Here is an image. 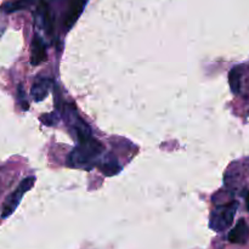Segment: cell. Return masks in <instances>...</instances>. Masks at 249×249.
I'll return each instance as SVG.
<instances>
[{
    "label": "cell",
    "mask_w": 249,
    "mask_h": 249,
    "mask_svg": "<svg viewBox=\"0 0 249 249\" xmlns=\"http://www.w3.org/2000/svg\"><path fill=\"white\" fill-rule=\"evenodd\" d=\"M238 209V202L232 201L226 204L218 206L213 209L209 219V228L216 232H223L231 226Z\"/></svg>",
    "instance_id": "obj_2"
},
{
    "label": "cell",
    "mask_w": 249,
    "mask_h": 249,
    "mask_svg": "<svg viewBox=\"0 0 249 249\" xmlns=\"http://www.w3.org/2000/svg\"><path fill=\"white\" fill-rule=\"evenodd\" d=\"M85 6V0H67L65 16H63V27L66 31H70L75 22L78 21Z\"/></svg>",
    "instance_id": "obj_6"
},
{
    "label": "cell",
    "mask_w": 249,
    "mask_h": 249,
    "mask_svg": "<svg viewBox=\"0 0 249 249\" xmlns=\"http://www.w3.org/2000/svg\"><path fill=\"white\" fill-rule=\"evenodd\" d=\"M36 2V0H14V1H7L2 5L0 11L4 12V14H12V12L29 9Z\"/></svg>",
    "instance_id": "obj_11"
},
{
    "label": "cell",
    "mask_w": 249,
    "mask_h": 249,
    "mask_svg": "<svg viewBox=\"0 0 249 249\" xmlns=\"http://www.w3.org/2000/svg\"><path fill=\"white\" fill-rule=\"evenodd\" d=\"M36 17V24L40 31L45 32L46 34L53 33V17H51L50 9L48 4L44 0H39V4L36 5V10L34 12Z\"/></svg>",
    "instance_id": "obj_5"
},
{
    "label": "cell",
    "mask_w": 249,
    "mask_h": 249,
    "mask_svg": "<svg viewBox=\"0 0 249 249\" xmlns=\"http://www.w3.org/2000/svg\"><path fill=\"white\" fill-rule=\"evenodd\" d=\"M31 63L33 66H38L46 61V45L45 41L40 36L36 34L33 38L31 45Z\"/></svg>",
    "instance_id": "obj_10"
},
{
    "label": "cell",
    "mask_w": 249,
    "mask_h": 249,
    "mask_svg": "<svg viewBox=\"0 0 249 249\" xmlns=\"http://www.w3.org/2000/svg\"><path fill=\"white\" fill-rule=\"evenodd\" d=\"M34 182H36V178L34 177L26 178V179H23L21 182H19L18 186H17L16 189L12 191V194L7 197L4 206H2V211H1L2 219L9 218L10 215L14 214V212L17 209V207L19 206L21 199L23 198L24 194H27V192L34 186Z\"/></svg>",
    "instance_id": "obj_4"
},
{
    "label": "cell",
    "mask_w": 249,
    "mask_h": 249,
    "mask_svg": "<svg viewBox=\"0 0 249 249\" xmlns=\"http://www.w3.org/2000/svg\"><path fill=\"white\" fill-rule=\"evenodd\" d=\"M63 116H65V121L68 126V130H70V133L72 134L73 138H74L78 142L92 138L91 130H90L89 125H88V124L83 121L82 117L79 116L74 105H66L65 109H63Z\"/></svg>",
    "instance_id": "obj_3"
},
{
    "label": "cell",
    "mask_w": 249,
    "mask_h": 249,
    "mask_svg": "<svg viewBox=\"0 0 249 249\" xmlns=\"http://www.w3.org/2000/svg\"><path fill=\"white\" fill-rule=\"evenodd\" d=\"M246 203H247V209H248V212H249V191H248L247 196H246Z\"/></svg>",
    "instance_id": "obj_15"
},
{
    "label": "cell",
    "mask_w": 249,
    "mask_h": 249,
    "mask_svg": "<svg viewBox=\"0 0 249 249\" xmlns=\"http://www.w3.org/2000/svg\"><path fill=\"white\" fill-rule=\"evenodd\" d=\"M53 80L49 79V78L45 77H39L36 78V82L33 83L31 89V95L33 97L34 101L40 102L43 101L44 99H46L50 92L51 88H53Z\"/></svg>",
    "instance_id": "obj_7"
},
{
    "label": "cell",
    "mask_w": 249,
    "mask_h": 249,
    "mask_svg": "<svg viewBox=\"0 0 249 249\" xmlns=\"http://www.w3.org/2000/svg\"><path fill=\"white\" fill-rule=\"evenodd\" d=\"M18 99H19V102H21V105H22V108L28 109V102L24 100V92H23V89H22V85H19V88H18Z\"/></svg>",
    "instance_id": "obj_14"
},
{
    "label": "cell",
    "mask_w": 249,
    "mask_h": 249,
    "mask_svg": "<svg viewBox=\"0 0 249 249\" xmlns=\"http://www.w3.org/2000/svg\"><path fill=\"white\" fill-rule=\"evenodd\" d=\"M41 122H43L44 124H46V125H55L56 123L58 122V116L55 113H51V114H44L43 117H41Z\"/></svg>",
    "instance_id": "obj_13"
},
{
    "label": "cell",
    "mask_w": 249,
    "mask_h": 249,
    "mask_svg": "<svg viewBox=\"0 0 249 249\" xmlns=\"http://www.w3.org/2000/svg\"><path fill=\"white\" fill-rule=\"evenodd\" d=\"M96 165L100 172L106 175V177H113V175H117L122 170L121 164L112 153H107V155L102 156Z\"/></svg>",
    "instance_id": "obj_9"
},
{
    "label": "cell",
    "mask_w": 249,
    "mask_h": 249,
    "mask_svg": "<svg viewBox=\"0 0 249 249\" xmlns=\"http://www.w3.org/2000/svg\"><path fill=\"white\" fill-rule=\"evenodd\" d=\"M229 242L233 245H246L249 240V225L245 219H240L235 228L229 232Z\"/></svg>",
    "instance_id": "obj_8"
},
{
    "label": "cell",
    "mask_w": 249,
    "mask_h": 249,
    "mask_svg": "<svg viewBox=\"0 0 249 249\" xmlns=\"http://www.w3.org/2000/svg\"><path fill=\"white\" fill-rule=\"evenodd\" d=\"M241 79H242V68L236 66L229 72V84H230L231 91L235 95L240 94L241 91Z\"/></svg>",
    "instance_id": "obj_12"
},
{
    "label": "cell",
    "mask_w": 249,
    "mask_h": 249,
    "mask_svg": "<svg viewBox=\"0 0 249 249\" xmlns=\"http://www.w3.org/2000/svg\"><path fill=\"white\" fill-rule=\"evenodd\" d=\"M104 151V145L96 139L90 138L85 141H80L68 156V167L77 169H91L97 164Z\"/></svg>",
    "instance_id": "obj_1"
}]
</instances>
